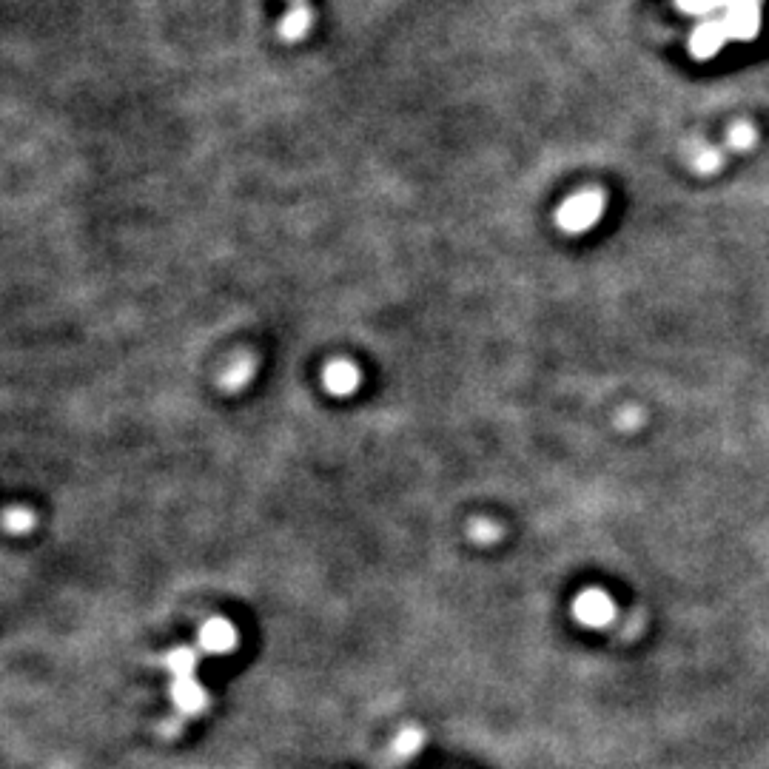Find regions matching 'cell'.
<instances>
[{"label":"cell","instance_id":"obj_1","mask_svg":"<svg viewBox=\"0 0 769 769\" xmlns=\"http://www.w3.org/2000/svg\"><path fill=\"white\" fill-rule=\"evenodd\" d=\"M601 211H604V197H601L599 191H584V194L570 197V200L559 208L556 223H559L564 231H570V234H579V231H587V228L599 223Z\"/></svg>","mask_w":769,"mask_h":769},{"label":"cell","instance_id":"obj_2","mask_svg":"<svg viewBox=\"0 0 769 769\" xmlns=\"http://www.w3.org/2000/svg\"><path fill=\"white\" fill-rule=\"evenodd\" d=\"M573 616L587 627H604L616 616V604L604 590H584L582 596L573 601Z\"/></svg>","mask_w":769,"mask_h":769},{"label":"cell","instance_id":"obj_3","mask_svg":"<svg viewBox=\"0 0 769 769\" xmlns=\"http://www.w3.org/2000/svg\"><path fill=\"white\" fill-rule=\"evenodd\" d=\"M359 379H362V376H359V368L354 362H348V359H334V362H328V368H325V374H322L325 388L334 396L354 394L359 388Z\"/></svg>","mask_w":769,"mask_h":769},{"label":"cell","instance_id":"obj_4","mask_svg":"<svg viewBox=\"0 0 769 769\" xmlns=\"http://www.w3.org/2000/svg\"><path fill=\"white\" fill-rule=\"evenodd\" d=\"M200 644L208 653H228L237 647V630L226 619H208L200 630Z\"/></svg>","mask_w":769,"mask_h":769},{"label":"cell","instance_id":"obj_5","mask_svg":"<svg viewBox=\"0 0 769 769\" xmlns=\"http://www.w3.org/2000/svg\"><path fill=\"white\" fill-rule=\"evenodd\" d=\"M254 368H257L254 357H237L228 365L226 371H223L220 385H223L226 391H240L243 385H248V379L254 376Z\"/></svg>","mask_w":769,"mask_h":769},{"label":"cell","instance_id":"obj_6","mask_svg":"<svg viewBox=\"0 0 769 769\" xmlns=\"http://www.w3.org/2000/svg\"><path fill=\"white\" fill-rule=\"evenodd\" d=\"M35 525H38L35 513L26 510V507H6V510H0V527L9 530V533H15V536L29 533Z\"/></svg>","mask_w":769,"mask_h":769},{"label":"cell","instance_id":"obj_7","mask_svg":"<svg viewBox=\"0 0 769 769\" xmlns=\"http://www.w3.org/2000/svg\"><path fill=\"white\" fill-rule=\"evenodd\" d=\"M470 536H473L476 542H496V539H499V527L493 525V522H488V519H485V522L479 519V522L470 525Z\"/></svg>","mask_w":769,"mask_h":769},{"label":"cell","instance_id":"obj_8","mask_svg":"<svg viewBox=\"0 0 769 769\" xmlns=\"http://www.w3.org/2000/svg\"><path fill=\"white\" fill-rule=\"evenodd\" d=\"M752 140H755V132H752V126H747V123H738L730 132V143L735 149H747V146H752Z\"/></svg>","mask_w":769,"mask_h":769},{"label":"cell","instance_id":"obj_9","mask_svg":"<svg viewBox=\"0 0 769 769\" xmlns=\"http://www.w3.org/2000/svg\"><path fill=\"white\" fill-rule=\"evenodd\" d=\"M695 166H698L701 174H710V171H715L718 166H721V157H718L713 149L701 151V154H698V160H695Z\"/></svg>","mask_w":769,"mask_h":769},{"label":"cell","instance_id":"obj_10","mask_svg":"<svg viewBox=\"0 0 769 769\" xmlns=\"http://www.w3.org/2000/svg\"><path fill=\"white\" fill-rule=\"evenodd\" d=\"M621 428H636L638 425V411H624L619 416Z\"/></svg>","mask_w":769,"mask_h":769}]
</instances>
